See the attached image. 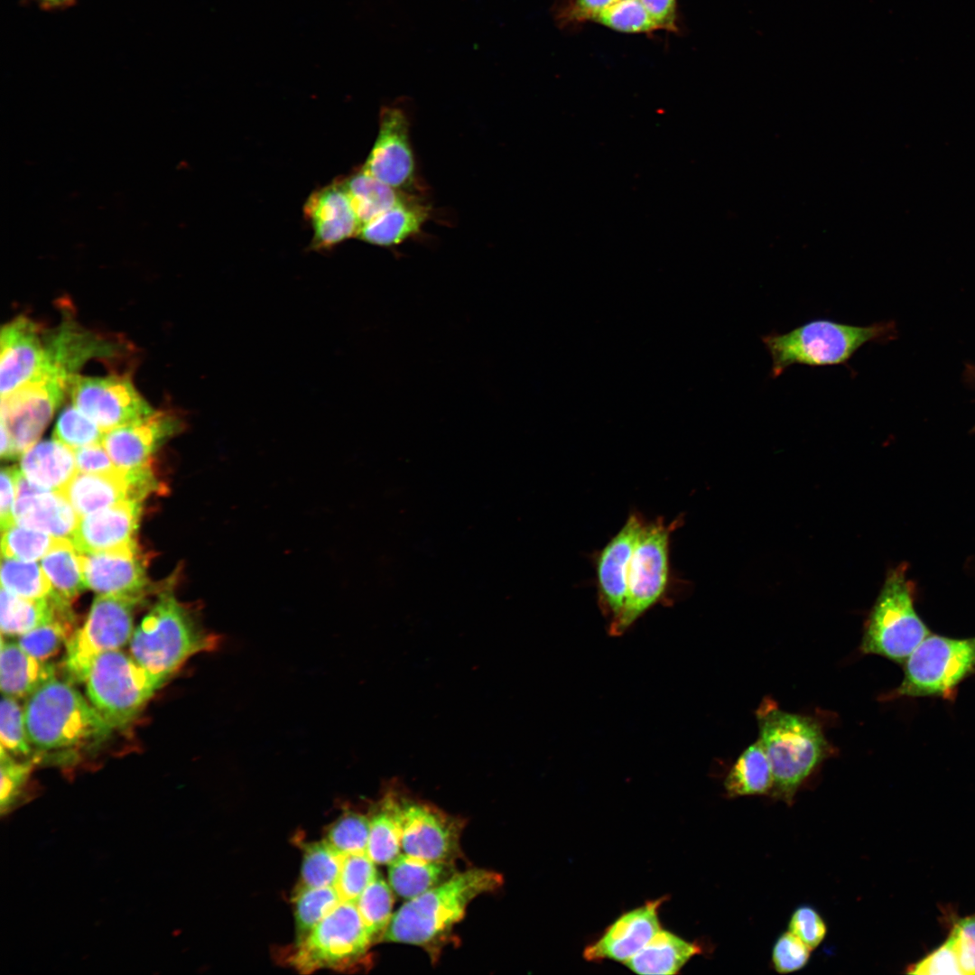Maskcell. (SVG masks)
<instances>
[{"mask_svg":"<svg viewBox=\"0 0 975 975\" xmlns=\"http://www.w3.org/2000/svg\"><path fill=\"white\" fill-rule=\"evenodd\" d=\"M145 594H98L84 624L66 643L62 669L70 682H83L94 660L101 654L119 650L134 633L136 608Z\"/></svg>","mask_w":975,"mask_h":975,"instance_id":"obj_9","label":"cell"},{"mask_svg":"<svg viewBox=\"0 0 975 975\" xmlns=\"http://www.w3.org/2000/svg\"><path fill=\"white\" fill-rule=\"evenodd\" d=\"M85 682L90 703L115 729L129 724L164 681L119 649L99 655Z\"/></svg>","mask_w":975,"mask_h":975,"instance_id":"obj_8","label":"cell"},{"mask_svg":"<svg viewBox=\"0 0 975 975\" xmlns=\"http://www.w3.org/2000/svg\"><path fill=\"white\" fill-rule=\"evenodd\" d=\"M70 376L52 367L1 396V426L9 432L13 459L37 443L58 406L68 393Z\"/></svg>","mask_w":975,"mask_h":975,"instance_id":"obj_12","label":"cell"},{"mask_svg":"<svg viewBox=\"0 0 975 975\" xmlns=\"http://www.w3.org/2000/svg\"><path fill=\"white\" fill-rule=\"evenodd\" d=\"M77 0H22V2L34 3L44 11L65 10L73 6Z\"/></svg>","mask_w":975,"mask_h":975,"instance_id":"obj_56","label":"cell"},{"mask_svg":"<svg viewBox=\"0 0 975 975\" xmlns=\"http://www.w3.org/2000/svg\"><path fill=\"white\" fill-rule=\"evenodd\" d=\"M774 784L767 755L757 739L739 755L728 773L724 787L729 797L769 794Z\"/></svg>","mask_w":975,"mask_h":975,"instance_id":"obj_34","label":"cell"},{"mask_svg":"<svg viewBox=\"0 0 975 975\" xmlns=\"http://www.w3.org/2000/svg\"><path fill=\"white\" fill-rule=\"evenodd\" d=\"M374 943L353 902L343 901L300 942L289 963L302 973L321 969L347 971L364 961Z\"/></svg>","mask_w":975,"mask_h":975,"instance_id":"obj_10","label":"cell"},{"mask_svg":"<svg viewBox=\"0 0 975 975\" xmlns=\"http://www.w3.org/2000/svg\"><path fill=\"white\" fill-rule=\"evenodd\" d=\"M975 671V637L929 635L904 662L901 684L887 698L942 696Z\"/></svg>","mask_w":975,"mask_h":975,"instance_id":"obj_11","label":"cell"},{"mask_svg":"<svg viewBox=\"0 0 975 975\" xmlns=\"http://www.w3.org/2000/svg\"><path fill=\"white\" fill-rule=\"evenodd\" d=\"M45 365L68 376L77 374L88 360L97 357H113L119 346L111 339L88 331L72 321H64L44 332Z\"/></svg>","mask_w":975,"mask_h":975,"instance_id":"obj_23","label":"cell"},{"mask_svg":"<svg viewBox=\"0 0 975 975\" xmlns=\"http://www.w3.org/2000/svg\"><path fill=\"white\" fill-rule=\"evenodd\" d=\"M503 877L486 868L454 873L423 894L406 900L393 914L381 942L433 948L464 916L477 896L497 890Z\"/></svg>","mask_w":975,"mask_h":975,"instance_id":"obj_1","label":"cell"},{"mask_svg":"<svg viewBox=\"0 0 975 975\" xmlns=\"http://www.w3.org/2000/svg\"><path fill=\"white\" fill-rule=\"evenodd\" d=\"M756 717L758 740L773 771L769 794L791 804L803 782L831 756L832 747L815 719L783 710L767 697L759 704Z\"/></svg>","mask_w":975,"mask_h":975,"instance_id":"obj_3","label":"cell"},{"mask_svg":"<svg viewBox=\"0 0 975 975\" xmlns=\"http://www.w3.org/2000/svg\"><path fill=\"white\" fill-rule=\"evenodd\" d=\"M21 471L34 485L60 492L78 472L75 452L55 439L40 441L22 455Z\"/></svg>","mask_w":975,"mask_h":975,"instance_id":"obj_26","label":"cell"},{"mask_svg":"<svg viewBox=\"0 0 975 975\" xmlns=\"http://www.w3.org/2000/svg\"><path fill=\"white\" fill-rule=\"evenodd\" d=\"M70 603L62 604L48 622L18 636L19 645L32 656L47 661L58 653L76 630Z\"/></svg>","mask_w":975,"mask_h":975,"instance_id":"obj_36","label":"cell"},{"mask_svg":"<svg viewBox=\"0 0 975 975\" xmlns=\"http://www.w3.org/2000/svg\"><path fill=\"white\" fill-rule=\"evenodd\" d=\"M394 891L379 874L355 902L373 942L382 940L393 916Z\"/></svg>","mask_w":975,"mask_h":975,"instance_id":"obj_38","label":"cell"},{"mask_svg":"<svg viewBox=\"0 0 975 975\" xmlns=\"http://www.w3.org/2000/svg\"><path fill=\"white\" fill-rule=\"evenodd\" d=\"M659 29L674 31L676 27V0H640Z\"/></svg>","mask_w":975,"mask_h":975,"instance_id":"obj_55","label":"cell"},{"mask_svg":"<svg viewBox=\"0 0 975 975\" xmlns=\"http://www.w3.org/2000/svg\"><path fill=\"white\" fill-rule=\"evenodd\" d=\"M892 321L854 326L829 320H814L786 333L762 337L771 359V376L775 378L793 365L810 367L847 365L868 342L893 339Z\"/></svg>","mask_w":975,"mask_h":975,"instance_id":"obj_5","label":"cell"},{"mask_svg":"<svg viewBox=\"0 0 975 975\" xmlns=\"http://www.w3.org/2000/svg\"><path fill=\"white\" fill-rule=\"evenodd\" d=\"M454 862L432 861L401 853L388 865V883L399 897L409 900L449 879Z\"/></svg>","mask_w":975,"mask_h":975,"instance_id":"obj_31","label":"cell"},{"mask_svg":"<svg viewBox=\"0 0 975 975\" xmlns=\"http://www.w3.org/2000/svg\"><path fill=\"white\" fill-rule=\"evenodd\" d=\"M43 328L25 316L5 324L0 332V392L10 394L34 377L45 365Z\"/></svg>","mask_w":975,"mask_h":975,"instance_id":"obj_18","label":"cell"},{"mask_svg":"<svg viewBox=\"0 0 975 975\" xmlns=\"http://www.w3.org/2000/svg\"><path fill=\"white\" fill-rule=\"evenodd\" d=\"M645 522L639 512L631 513L594 557L599 608L609 622L623 608L630 560Z\"/></svg>","mask_w":975,"mask_h":975,"instance_id":"obj_17","label":"cell"},{"mask_svg":"<svg viewBox=\"0 0 975 975\" xmlns=\"http://www.w3.org/2000/svg\"><path fill=\"white\" fill-rule=\"evenodd\" d=\"M340 902L336 887L297 886L292 895L295 943L302 941Z\"/></svg>","mask_w":975,"mask_h":975,"instance_id":"obj_37","label":"cell"},{"mask_svg":"<svg viewBox=\"0 0 975 975\" xmlns=\"http://www.w3.org/2000/svg\"><path fill=\"white\" fill-rule=\"evenodd\" d=\"M79 517L131 499L125 472L84 473L78 471L60 491Z\"/></svg>","mask_w":975,"mask_h":975,"instance_id":"obj_25","label":"cell"},{"mask_svg":"<svg viewBox=\"0 0 975 975\" xmlns=\"http://www.w3.org/2000/svg\"><path fill=\"white\" fill-rule=\"evenodd\" d=\"M1 748L13 757L28 758L32 753L24 721V710L17 699L2 694L0 706Z\"/></svg>","mask_w":975,"mask_h":975,"instance_id":"obj_44","label":"cell"},{"mask_svg":"<svg viewBox=\"0 0 975 975\" xmlns=\"http://www.w3.org/2000/svg\"><path fill=\"white\" fill-rule=\"evenodd\" d=\"M0 627L2 636H20L48 622L59 608L69 602L51 595L46 599H31L1 589Z\"/></svg>","mask_w":975,"mask_h":975,"instance_id":"obj_33","label":"cell"},{"mask_svg":"<svg viewBox=\"0 0 975 975\" xmlns=\"http://www.w3.org/2000/svg\"><path fill=\"white\" fill-rule=\"evenodd\" d=\"M68 394L72 404L105 432L151 414L153 409L128 376H71Z\"/></svg>","mask_w":975,"mask_h":975,"instance_id":"obj_13","label":"cell"},{"mask_svg":"<svg viewBox=\"0 0 975 975\" xmlns=\"http://www.w3.org/2000/svg\"><path fill=\"white\" fill-rule=\"evenodd\" d=\"M429 215V207L412 196L364 224L357 237L378 246H395L418 234Z\"/></svg>","mask_w":975,"mask_h":975,"instance_id":"obj_28","label":"cell"},{"mask_svg":"<svg viewBox=\"0 0 975 975\" xmlns=\"http://www.w3.org/2000/svg\"><path fill=\"white\" fill-rule=\"evenodd\" d=\"M369 828V817L356 812H346L329 827L325 840L343 856L366 853Z\"/></svg>","mask_w":975,"mask_h":975,"instance_id":"obj_42","label":"cell"},{"mask_svg":"<svg viewBox=\"0 0 975 975\" xmlns=\"http://www.w3.org/2000/svg\"><path fill=\"white\" fill-rule=\"evenodd\" d=\"M23 710L30 743L41 752L93 748L113 729L76 688L55 677L27 698Z\"/></svg>","mask_w":975,"mask_h":975,"instance_id":"obj_4","label":"cell"},{"mask_svg":"<svg viewBox=\"0 0 975 975\" xmlns=\"http://www.w3.org/2000/svg\"><path fill=\"white\" fill-rule=\"evenodd\" d=\"M141 502L125 499L79 517L70 537L80 553L118 551L136 547L135 539Z\"/></svg>","mask_w":975,"mask_h":975,"instance_id":"obj_19","label":"cell"},{"mask_svg":"<svg viewBox=\"0 0 975 975\" xmlns=\"http://www.w3.org/2000/svg\"><path fill=\"white\" fill-rule=\"evenodd\" d=\"M949 937L956 950L962 975H975V915L958 920Z\"/></svg>","mask_w":975,"mask_h":975,"instance_id":"obj_51","label":"cell"},{"mask_svg":"<svg viewBox=\"0 0 975 975\" xmlns=\"http://www.w3.org/2000/svg\"><path fill=\"white\" fill-rule=\"evenodd\" d=\"M811 949L789 930L775 942L772 950L774 969L781 974L803 969L811 956Z\"/></svg>","mask_w":975,"mask_h":975,"instance_id":"obj_47","label":"cell"},{"mask_svg":"<svg viewBox=\"0 0 975 975\" xmlns=\"http://www.w3.org/2000/svg\"><path fill=\"white\" fill-rule=\"evenodd\" d=\"M74 452L77 469L79 472L112 473L119 469L102 443L81 447L76 449Z\"/></svg>","mask_w":975,"mask_h":975,"instance_id":"obj_52","label":"cell"},{"mask_svg":"<svg viewBox=\"0 0 975 975\" xmlns=\"http://www.w3.org/2000/svg\"><path fill=\"white\" fill-rule=\"evenodd\" d=\"M105 432L73 404L60 413L53 430V439L71 449L102 443Z\"/></svg>","mask_w":975,"mask_h":975,"instance_id":"obj_43","label":"cell"},{"mask_svg":"<svg viewBox=\"0 0 975 975\" xmlns=\"http://www.w3.org/2000/svg\"><path fill=\"white\" fill-rule=\"evenodd\" d=\"M682 522L681 515L668 524L663 517L645 522L630 560L623 608L608 624L610 636H622L651 608L669 599L671 535Z\"/></svg>","mask_w":975,"mask_h":975,"instance_id":"obj_6","label":"cell"},{"mask_svg":"<svg viewBox=\"0 0 975 975\" xmlns=\"http://www.w3.org/2000/svg\"><path fill=\"white\" fill-rule=\"evenodd\" d=\"M55 666L25 652L18 643L1 638L0 687L2 694L15 699L28 698L39 687L55 677Z\"/></svg>","mask_w":975,"mask_h":975,"instance_id":"obj_27","label":"cell"},{"mask_svg":"<svg viewBox=\"0 0 975 975\" xmlns=\"http://www.w3.org/2000/svg\"><path fill=\"white\" fill-rule=\"evenodd\" d=\"M788 928L811 950L818 947L827 933L824 920L818 911L810 905H801L793 912Z\"/></svg>","mask_w":975,"mask_h":975,"instance_id":"obj_49","label":"cell"},{"mask_svg":"<svg viewBox=\"0 0 975 975\" xmlns=\"http://www.w3.org/2000/svg\"><path fill=\"white\" fill-rule=\"evenodd\" d=\"M1 585L12 594L31 599H46L52 587L42 568L37 563L3 557Z\"/></svg>","mask_w":975,"mask_h":975,"instance_id":"obj_40","label":"cell"},{"mask_svg":"<svg viewBox=\"0 0 975 975\" xmlns=\"http://www.w3.org/2000/svg\"><path fill=\"white\" fill-rule=\"evenodd\" d=\"M618 0H572L565 16L571 22L594 21Z\"/></svg>","mask_w":975,"mask_h":975,"instance_id":"obj_54","label":"cell"},{"mask_svg":"<svg viewBox=\"0 0 975 975\" xmlns=\"http://www.w3.org/2000/svg\"><path fill=\"white\" fill-rule=\"evenodd\" d=\"M402 851V796L390 786L370 817L367 854L379 865H389Z\"/></svg>","mask_w":975,"mask_h":975,"instance_id":"obj_30","label":"cell"},{"mask_svg":"<svg viewBox=\"0 0 975 975\" xmlns=\"http://www.w3.org/2000/svg\"><path fill=\"white\" fill-rule=\"evenodd\" d=\"M699 944L688 942L672 932L662 928L634 956L626 966L642 975H673L696 954L701 953Z\"/></svg>","mask_w":975,"mask_h":975,"instance_id":"obj_29","label":"cell"},{"mask_svg":"<svg viewBox=\"0 0 975 975\" xmlns=\"http://www.w3.org/2000/svg\"><path fill=\"white\" fill-rule=\"evenodd\" d=\"M361 171L401 190L413 184L415 163L409 122L400 108L390 107L381 110L379 131Z\"/></svg>","mask_w":975,"mask_h":975,"instance_id":"obj_16","label":"cell"},{"mask_svg":"<svg viewBox=\"0 0 975 975\" xmlns=\"http://www.w3.org/2000/svg\"><path fill=\"white\" fill-rule=\"evenodd\" d=\"M664 900L665 897H661L648 901L620 915L598 940L585 948V960H611L625 963L661 929L658 912Z\"/></svg>","mask_w":975,"mask_h":975,"instance_id":"obj_20","label":"cell"},{"mask_svg":"<svg viewBox=\"0 0 975 975\" xmlns=\"http://www.w3.org/2000/svg\"><path fill=\"white\" fill-rule=\"evenodd\" d=\"M464 822L435 805L402 796V850L420 859L454 862Z\"/></svg>","mask_w":975,"mask_h":975,"instance_id":"obj_14","label":"cell"},{"mask_svg":"<svg viewBox=\"0 0 975 975\" xmlns=\"http://www.w3.org/2000/svg\"><path fill=\"white\" fill-rule=\"evenodd\" d=\"M185 420L172 410L151 414L105 432L102 444L116 467L131 471L152 465L159 446L185 428Z\"/></svg>","mask_w":975,"mask_h":975,"instance_id":"obj_15","label":"cell"},{"mask_svg":"<svg viewBox=\"0 0 975 975\" xmlns=\"http://www.w3.org/2000/svg\"><path fill=\"white\" fill-rule=\"evenodd\" d=\"M2 532L3 557L24 562L42 558L58 539L44 532L15 524Z\"/></svg>","mask_w":975,"mask_h":975,"instance_id":"obj_41","label":"cell"},{"mask_svg":"<svg viewBox=\"0 0 975 975\" xmlns=\"http://www.w3.org/2000/svg\"><path fill=\"white\" fill-rule=\"evenodd\" d=\"M343 855L326 840L307 843L303 847L301 878L297 886L309 887H335Z\"/></svg>","mask_w":975,"mask_h":975,"instance_id":"obj_39","label":"cell"},{"mask_svg":"<svg viewBox=\"0 0 975 975\" xmlns=\"http://www.w3.org/2000/svg\"><path fill=\"white\" fill-rule=\"evenodd\" d=\"M303 213L313 229L311 249L329 250L342 241L358 237L360 223L339 181L310 195Z\"/></svg>","mask_w":975,"mask_h":975,"instance_id":"obj_22","label":"cell"},{"mask_svg":"<svg viewBox=\"0 0 975 975\" xmlns=\"http://www.w3.org/2000/svg\"><path fill=\"white\" fill-rule=\"evenodd\" d=\"M129 644L136 662L165 682L191 656L216 651L221 636L205 627L197 608L166 590L134 630Z\"/></svg>","mask_w":975,"mask_h":975,"instance_id":"obj_2","label":"cell"},{"mask_svg":"<svg viewBox=\"0 0 975 975\" xmlns=\"http://www.w3.org/2000/svg\"><path fill=\"white\" fill-rule=\"evenodd\" d=\"M0 766L1 806L2 810H5L14 802V798L29 775L32 763L30 760H17L1 748Z\"/></svg>","mask_w":975,"mask_h":975,"instance_id":"obj_48","label":"cell"},{"mask_svg":"<svg viewBox=\"0 0 975 975\" xmlns=\"http://www.w3.org/2000/svg\"><path fill=\"white\" fill-rule=\"evenodd\" d=\"M18 473L19 469L14 467L4 468L1 471L0 520L2 531L14 524V510L17 496Z\"/></svg>","mask_w":975,"mask_h":975,"instance_id":"obj_53","label":"cell"},{"mask_svg":"<svg viewBox=\"0 0 975 975\" xmlns=\"http://www.w3.org/2000/svg\"><path fill=\"white\" fill-rule=\"evenodd\" d=\"M14 518L15 525L39 530L56 538L69 539L79 520L61 493L43 488L18 495Z\"/></svg>","mask_w":975,"mask_h":975,"instance_id":"obj_24","label":"cell"},{"mask_svg":"<svg viewBox=\"0 0 975 975\" xmlns=\"http://www.w3.org/2000/svg\"><path fill=\"white\" fill-rule=\"evenodd\" d=\"M907 973L918 975L961 974V968L952 939L947 940L938 948L909 967Z\"/></svg>","mask_w":975,"mask_h":975,"instance_id":"obj_50","label":"cell"},{"mask_svg":"<svg viewBox=\"0 0 975 975\" xmlns=\"http://www.w3.org/2000/svg\"><path fill=\"white\" fill-rule=\"evenodd\" d=\"M377 875L376 863L367 852L344 855L335 886L341 900L355 903Z\"/></svg>","mask_w":975,"mask_h":975,"instance_id":"obj_45","label":"cell"},{"mask_svg":"<svg viewBox=\"0 0 975 975\" xmlns=\"http://www.w3.org/2000/svg\"><path fill=\"white\" fill-rule=\"evenodd\" d=\"M930 631L914 607L905 565L891 570L866 620L860 652L904 664Z\"/></svg>","mask_w":975,"mask_h":975,"instance_id":"obj_7","label":"cell"},{"mask_svg":"<svg viewBox=\"0 0 975 975\" xmlns=\"http://www.w3.org/2000/svg\"><path fill=\"white\" fill-rule=\"evenodd\" d=\"M42 568L53 594L71 602L86 589L80 553L69 538H58L42 558Z\"/></svg>","mask_w":975,"mask_h":975,"instance_id":"obj_35","label":"cell"},{"mask_svg":"<svg viewBox=\"0 0 975 975\" xmlns=\"http://www.w3.org/2000/svg\"><path fill=\"white\" fill-rule=\"evenodd\" d=\"M80 560L86 588L98 594H145L149 581L137 546L80 553Z\"/></svg>","mask_w":975,"mask_h":975,"instance_id":"obj_21","label":"cell"},{"mask_svg":"<svg viewBox=\"0 0 975 975\" xmlns=\"http://www.w3.org/2000/svg\"><path fill=\"white\" fill-rule=\"evenodd\" d=\"M597 22L621 32H650L659 29L640 0H618Z\"/></svg>","mask_w":975,"mask_h":975,"instance_id":"obj_46","label":"cell"},{"mask_svg":"<svg viewBox=\"0 0 975 975\" xmlns=\"http://www.w3.org/2000/svg\"><path fill=\"white\" fill-rule=\"evenodd\" d=\"M360 226L412 197L360 171L339 181ZM360 227V228H361Z\"/></svg>","mask_w":975,"mask_h":975,"instance_id":"obj_32","label":"cell"}]
</instances>
